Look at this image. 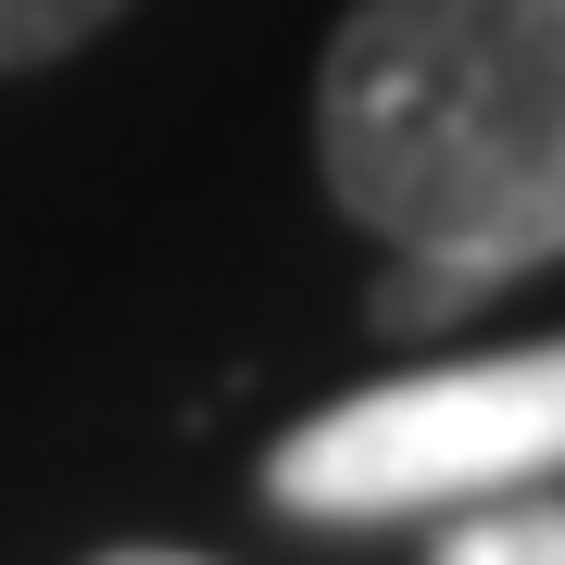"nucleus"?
I'll use <instances>...</instances> for the list:
<instances>
[{
	"mask_svg": "<svg viewBox=\"0 0 565 565\" xmlns=\"http://www.w3.org/2000/svg\"><path fill=\"white\" fill-rule=\"evenodd\" d=\"M327 202L465 302L565 264V0H352L315 63Z\"/></svg>",
	"mask_w": 565,
	"mask_h": 565,
	"instance_id": "1",
	"label": "nucleus"
},
{
	"mask_svg": "<svg viewBox=\"0 0 565 565\" xmlns=\"http://www.w3.org/2000/svg\"><path fill=\"white\" fill-rule=\"evenodd\" d=\"M565 478V340L465 352L427 377L340 390L264 452V490L315 527L427 515V503H503V490Z\"/></svg>",
	"mask_w": 565,
	"mask_h": 565,
	"instance_id": "2",
	"label": "nucleus"
},
{
	"mask_svg": "<svg viewBox=\"0 0 565 565\" xmlns=\"http://www.w3.org/2000/svg\"><path fill=\"white\" fill-rule=\"evenodd\" d=\"M427 565H565V503H503V515H465Z\"/></svg>",
	"mask_w": 565,
	"mask_h": 565,
	"instance_id": "3",
	"label": "nucleus"
},
{
	"mask_svg": "<svg viewBox=\"0 0 565 565\" xmlns=\"http://www.w3.org/2000/svg\"><path fill=\"white\" fill-rule=\"evenodd\" d=\"M114 13H126V0H0V76H25V63H63V51H88Z\"/></svg>",
	"mask_w": 565,
	"mask_h": 565,
	"instance_id": "4",
	"label": "nucleus"
},
{
	"mask_svg": "<svg viewBox=\"0 0 565 565\" xmlns=\"http://www.w3.org/2000/svg\"><path fill=\"white\" fill-rule=\"evenodd\" d=\"M102 565H202V553H102Z\"/></svg>",
	"mask_w": 565,
	"mask_h": 565,
	"instance_id": "5",
	"label": "nucleus"
}]
</instances>
